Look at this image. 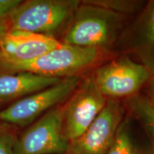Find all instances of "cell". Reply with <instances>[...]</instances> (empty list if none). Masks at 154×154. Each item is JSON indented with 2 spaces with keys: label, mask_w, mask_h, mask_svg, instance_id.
Here are the masks:
<instances>
[{
  "label": "cell",
  "mask_w": 154,
  "mask_h": 154,
  "mask_svg": "<svg viewBox=\"0 0 154 154\" xmlns=\"http://www.w3.org/2000/svg\"><path fill=\"white\" fill-rule=\"evenodd\" d=\"M107 101L96 85L93 74L82 79L64 103L63 132L69 142L80 136L91 126Z\"/></svg>",
  "instance_id": "7"
},
{
  "label": "cell",
  "mask_w": 154,
  "mask_h": 154,
  "mask_svg": "<svg viewBox=\"0 0 154 154\" xmlns=\"http://www.w3.org/2000/svg\"><path fill=\"white\" fill-rule=\"evenodd\" d=\"M64 103L53 108L19 131L14 154L64 153L69 144L63 132Z\"/></svg>",
  "instance_id": "5"
},
{
  "label": "cell",
  "mask_w": 154,
  "mask_h": 154,
  "mask_svg": "<svg viewBox=\"0 0 154 154\" xmlns=\"http://www.w3.org/2000/svg\"><path fill=\"white\" fill-rule=\"evenodd\" d=\"M20 130L0 119V154H14V147Z\"/></svg>",
  "instance_id": "15"
},
{
  "label": "cell",
  "mask_w": 154,
  "mask_h": 154,
  "mask_svg": "<svg viewBox=\"0 0 154 154\" xmlns=\"http://www.w3.org/2000/svg\"><path fill=\"white\" fill-rule=\"evenodd\" d=\"M82 79V76L63 79L55 85L22 98L0 110V119L19 130L26 128L53 108L64 103Z\"/></svg>",
  "instance_id": "4"
},
{
  "label": "cell",
  "mask_w": 154,
  "mask_h": 154,
  "mask_svg": "<svg viewBox=\"0 0 154 154\" xmlns=\"http://www.w3.org/2000/svg\"><path fill=\"white\" fill-rule=\"evenodd\" d=\"M126 106L131 116L143 130L149 140L151 154H154V106L140 93L126 99Z\"/></svg>",
  "instance_id": "13"
},
{
  "label": "cell",
  "mask_w": 154,
  "mask_h": 154,
  "mask_svg": "<svg viewBox=\"0 0 154 154\" xmlns=\"http://www.w3.org/2000/svg\"><path fill=\"white\" fill-rule=\"evenodd\" d=\"M126 113L120 101L108 99L104 109L91 126L69 142L63 154H106Z\"/></svg>",
  "instance_id": "8"
},
{
  "label": "cell",
  "mask_w": 154,
  "mask_h": 154,
  "mask_svg": "<svg viewBox=\"0 0 154 154\" xmlns=\"http://www.w3.org/2000/svg\"><path fill=\"white\" fill-rule=\"evenodd\" d=\"M83 2L126 17L137 15L146 5L145 2L136 0H83Z\"/></svg>",
  "instance_id": "14"
},
{
  "label": "cell",
  "mask_w": 154,
  "mask_h": 154,
  "mask_svg": "<svg viewBox=\"0 0 154 154\" xmlns=\"http://www.w3.org/2000/svg\"><path fill=\"white\" fill-rule=\"evenodd\" d=\"M21 2L20 0H0V24L8 26L9 19L11 14Z\"/></svg>",
  "instance_id": "16"
},
{
  "label": "cell",
  "mask_w": 154,
  "mask_h": 154,
  "mask_svg": "<svg viewBox=\"0 0 154 154\" xmlns=\"http://www.w3.org/2000/svg\"><path fill=\"white\" fill-rule=\"evenodd\" d=\"M106 51L83 48L61 43L34 60L6 67L1 74L31 72L39 76L66 79L81 76L83 72L97 64Z\"/></svg>",
  "instance_id": "3"
},
{
  "label": "cell",
  "mask_w": 154,
  "mask_h": 154,
  "mask_svg": "<svg viewBox=\"0 0 154 154\" xmlns=\"http://www.w3.org/2000/svg\"><path fill=\"white\" fill-rule=\"evenodd\" d=\"M116 45L154 74V0L149 1L126 29Z\"/></svg>",
  "instance_id": "9"
},
{
  "label": "cell",
  "mask_w": 154,
  "mask_h": 154,
  "mask_svg": "<svg viewBox=\"0 0 154 154\" xmlns=\"http://www.w3.org/2000/svg\"><path fill=\"white\" fill-rule=\"evenodd\" d=\"M145 96L150 103L154 106V74L150 77L146 85L144 86Z\"/></svg>",
  "instance_id": "17"
},
{
  "label": "cell",
  "mask_w": 154,
  "mask_h": 154,
  "mask_svg": "<svg viewBox=\"0 0 154 154\" xmlns=\"http://www.w3.org/2000/svg\"><path fill=\"white\" fill-rule=\"evenodd\" d=\"M8 26L5 24H0V36L2 35L5 32H8Z\"/></svg>",
  "instance_id": "18"
},
{
  "label": "cell",
  "mask_w": 154,
  "mask_h": 154,
  "mask_svg": "<svg viewBox=\"0 0 154 154\" xmlns=\"http://www.w3.org/2000/svg\"><path fill=\"white\" fill-rule=\"evenodd\" d=\"M92 74L101 94L113 100L138 94L151 76L143 65L126 55L98 67Z\"/></svg>",
  "instance_id": "6"
},
{
  "label": "cell",
  "mask_w": 154,
  "mask_h": 154,
  "mask_svg": "<svg viewBox=\"0 0 154 154\" xmlns=\"http://www.w3.org/2000/svg\"><path fill=\"white\" fill-rule=\"evenodd\" d=\"M63 79L22 72L0 74V106L12 103L30 94L55 85Z\"/></svg>",
  "instance_id": "11"
},
{
  "label": "cell",
  "mask_w": 154,
  "mask_h": 154,
  "mask_svg": "<svg viewBox=\"0 0 154 154\" xmlns=\"http://www.w3.org/2000/svg\"><path fill=\"white\" fill-rule=\"evenodd\" d=\"M134 123L129 113H126L106 154H151L149 144L143 145L135 135Z\"/></svg>",
  "instance_id": "12"
},
{
  "label": "cell",
  "mask_w": 154,
  "mask_h": 154,
  "mask_svg": "<svg viewBox=\"0 0 154 154\" xmlns=\"http://www.w3.org/2000/svg\"><path fill=\"white\" fill-rule=\"evenodd\" d=\"M128 17L81 2L59 42L67 45L109 51L118 43Z\"/></svg>",
  "instance_id": "1"
},
{
  "label": "cell",
  "mask_w": 154,
  "mask_h": 154,
  "mask_svg": "<svg viewBox=\"0 0 154 154\" xmlns=\"http://www.w3.org/2000/svg\"><path fill=\"white\" fill-rule=\"evenodd\" d=\"M80 0L22 1L11 15L8 31H20L57 38L61 36ZM59 40V39H58Z\"/></svg>",
  "instance_id": "2"
},
{
  "label": "cell",
  "mask_w": 154,
  "mask_h": 154,
  "mask_svg": "<svg viewBox=\"0 0 154 154\" xmlns=\"http://www.w3.org/2000/svg\"><path fill=\"white\" fill-rule=\"evenodd\" d=\"M61 43L49 36L8 31L0 36V70L34 60Z\"/></svg>",
  "instance_id": "10"
}]
</instances>
